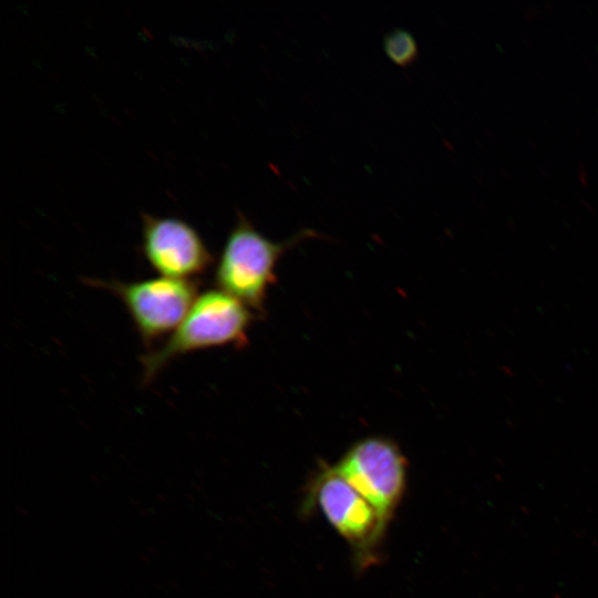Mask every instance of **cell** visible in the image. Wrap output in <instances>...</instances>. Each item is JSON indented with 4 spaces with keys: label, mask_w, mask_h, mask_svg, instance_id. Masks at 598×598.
<instances>
[{
    "label": "cell",
    "mask_w": 598,
    "mask_h": 598,
    "mask_svg": "<svg viewBox=\"0 0 598 598\" xmlns=\"http://www.w3.org/2000/svg\"><path fill=\"white\" fill-rule=\"evenodd\" d=\"M122 301L145 344L151 350L159 338L173 333L197 298L198 285L190 279L157 277L140 281L83 278Z\"/></svg>",
    "instance_id": "3"
},
{
    "label": "cell",
    "mask_w": 598,
    "mask_h": 598,
    "mask_svg": "<svg viewBox=\"0 0 598 598\" xmlns=\"http://www.w3.org/2000/svg\"><path fill=\"white\" fill-rule=\"evenodd\" d=\"M318 236L312 229H302L283 241H274L238 213L215 266L216 286L252 311L262 312L281 256L301 241Z\"/></svg>",
    "instance_id": "2"
},
{
    "label": "cell",
    "mask_w": 598,
    "mask_h": 598,
    "mask_svg": "<svg viewBox=\"0 0 598 598\" xmlns=\"http://www.w3.org/2000/svg\"><path fill=\"white\" fill-rule=\"evenodd\" d=\"M254 319V311L233 296L219 289L204 291L169 338L142 355V383L150 384L171 361L183 354L246 344Z\"/></svg>",
    "instance_id": "1"
},
{
    "label": "cell",
    "mask_w": 598,
    "mask_h": 598,
    "mask_svg": "<svg viewBox=\"0 0 598 598\" xmlns=\"http://www.w3.org/2000/svg\"><path fill=\"white\" fill-rule=\"evenodd\" d=\"M333 468L373 506L386 529L406 486L408 464L396 443L384 436L364 437Z\"/></svg>",
    "instance_id": "4"
},
{
    "label": "cell",
    "mask_w": 598,
    "mask_h": 598,
    "mask_svg": "<svg viewBox=\"0 0 598 598\" xmlns=\"http://www.w3.org/2000/svg\"><path fill=\"white\" fill-rule=\"evenodd\" d=\"M311 497L328 523L352 547L358 565H371L385 532L373 506L333 466L317 474Z\"/></svg>",
    "instance_id": "5"
},
{
    "label": "cell",
    "mask_w": 598,
    "mask_h": 598,
    "mask_svg": "<svg viewBox=\"0 0 598 598\" xmlns=\"http://www.w3.org/2000/svg\"><path fill=\"white\" fill-rule=\"evenodd\" d=\"M389 59L400 66H408L416 59L417 45L413 35L403 29H394L383 40Z\"/></svg>",
    "instance_id": "7"
},
{
    "label": "cell",
    "mask_w": 598,
    "mask_h": 598,
    "mask_svg": "<svg viewBox=\"0 0 598 598\" xmlns=\"http://www.w3.org/2000/svg\"><path fill=\"white\" fill-rule=\"evenodd\" d=\"M142 252L156 272L176 279L194 280L214 262L199 233L177 217L143 214Z\"/></svg>",
    "instance_id": "6"
}]
</instances>
